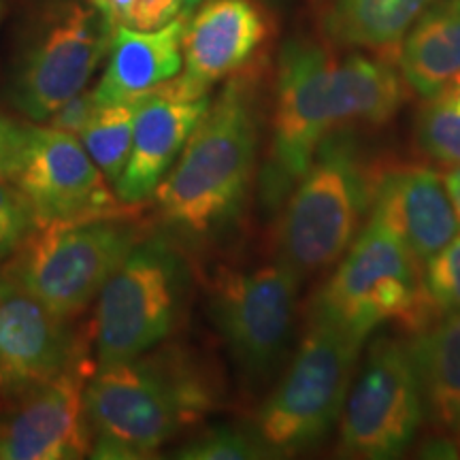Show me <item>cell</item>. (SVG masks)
I'll return each mask as SVG.
<instances>
[{
    "instance_id": "6da1fadb",
    "label": "cell",
    "mask_w": 460,
    "mask_h": 460,
    "mask_svg": "<svg viewBox=\"0 0 460 460\" xmlns=\"http://www.w3.org/2000/svg\"><path fill=\"white\" fill-rule=\"evenodd\" d=\"M214 396L192 367L166 356L99 367L85 384L92 458H146L197 422Z\"/></svg>"
},
{
    "instance_id": "7a4b0ae2",
    "label": "cell",
    "mask_w": 460,
    "mask_h": 460,
    "mask_svg": "<svg viewBox=\"0 0 460 460\" xmlns=\"http://www.w3.org/2000/svg\"><path fill=\"white\" fill-rule=\"evenodd\" d=\"M256 141L250 96L239 82H230L154 192L166 220L205 234L233 216L254 175Z\"/></svg>"
},
{
    "instance_id": "3957f363",
    "label": "cell",
    "mask_w": 460,
    "mask_h": 460,
    "mask_svg": "<svg viewBox=\"0 0 460 460\" xmlns=\"http://www.w3.org/2000/svg\"><path fill=\"white\" fill-rule=\"evenodd\" d=\"M309 315L365 343L384 324L416 335L441 314L424 284V264L382 224L367 220L315 292Z\"/></svg>"
},
{
    "instance_id": "277c9868",
    "label": "cell",
    "mask_w": 460,
    "mask_h": 460,
    "mask_svg": "<svg viewBox=\"0 0 460 460\" xmlns=\"http://www.w3.org/2000/svg\"><path fill=\"white\" fill-rule=\"evenodd\" d=\"M373 171L348 130H332L292 188L279 224V258L305 278L332 267L369 216Z\"/></svg>"
},
{
    "instance_id": "5b68a950",
    "label": "cell",
    "mask_w": 460,
    "mask_h": 460,
    "mask_svg": "<svg viewBox=\"0 0 460 460\" xmlns=\"http://www.w3.org/2000/svg\"><path fill=\"white\" fill-rule=\"evenodd\" d=\"M362 341L309 315L307 331L279 384L258 413V437L271 454H295L320 444L337 420Z\"/></svg>"
},
{
    "instance_id": "8992f818",
    "label": "cell",
    "mask_w": 460,
    "mask_h": 460,
    "mask_svg": "<svg viewBox=\"0 0 460 460\" xmlns=\"http://www.w3.org/2000/svg\"><path fill=\"white\" fill-rule=\"evenodd\" d=\"M137 228L119 216L34 228L4 273L60 318H73L137 245Z\"/></svg>"
},
{
    "instance_id": "52a82bcc",
    "label": "cell",
    "mask_w": 460,
    "mask_h": 460,
    "mask_svg": "<svg viewBox=\"0 0 460 460\" xmlns=\"http://www.w3.org/2000/svg\"><path fill=\"white\" fill-rule=\"evenodd\" d=\"M183 296V269L163 241L137 243L99 292L94 352L99 367L139 358L169 335Z\"/></svg>"
},
{
    "instance_id": "ba28073f",
    "label": "cell",
    "mask_w": 460,
    "mask_h": 460,
    "mask_svg": "<svg viewBox=\"0 0 460 460\" xmlns=\"http://www.w3.org/2000/svg\"><path fill=\"white\" fill-rule=\"evenodd\" d=\"M335 58L324 45L295 39L279 54L271 119V147L262 172V197L271 207L290 197L314 163L320 143L335 130Z\"/></svg>"
},
{
    "instance_id": "9c48e42d",
    "label": "cell",
    "mask_w": 460,
    "mask_h": 460,
    "mask_svg": "<svg viewBox=\"0 0 460 460\" xmlns=\"http://www.w3.org/2000/svg\"><path fill=\"white\" fill-rule=\"evenodd\" d=\"M424 418L427 411L410 341L377 337L345 396L339 452L367 460L399 458L410 450Z\"/></svg>"
},
{
    "instance_id": "30bf717a",
    "label": "cell",
    "mask_w": 460,
    "mask_h": 460,
    "mask_svg": "<svg viewBox=\"0 0 460 460\" xmlns=\"http://www.w3.org/2000/svg\"><path fill=\"white\" fill-rule=\"evenodd\" d=\"M301 275L278 256L247 271H222L211 288V318L239 371L262 382L278 369L295 332Z\"/></svg>"
},
{
    "instance_id": "8fae6325",
    "label": "cell",
    "mask_w": 460,
    "mask_h": 460,
    "mask_svg": "<svg viewBox=\"0 0 460 460\" xmlns=\"http://www.w3.org/2000/svg\"><path fill=\"white\" fill-rule=\"evenodd\" d=\"M7 180L24 194L37 228L119 216L126 207L82 139L54 126H26Z\"/></svg>"
},
{
    "instance_id": "7c38bea8",
    "label": "cell",
    "mask_w": 460,
    "mask_h": 460,
    "mask_svg": "<svg viewBox=\"0 0 460 460\" xmlns=\"http://www.w3.org/2000/svg\"><path fill=\"white\" fill-rule=\"evenodd\" d=\"M113 26L94 4L65 3L51 11L22 60L13 105L34 122L49 119L82 94L109 54Z\"/></svg>"
},
{
    "instance_id": "4fadbf2b",
    "label": "cell",
    "mask_w": 460,
    "mask_h": 460,
    "mask_svg": "<svg viewBox=\"0 0 460 460\" xmlns=\"http://www.w3.org/2000/svg\"><path fill=\"white\" fill-rule=\"evenodd\" d=\"M85 376L75 367L20 396L0 418V460H75L90 454Z\"/></svg>"
},
{
    "instance_id": "5bb4252c",
    "label": "cell",
    "mask_w": 460,
    "mask_h": 460,
    "mask_svg": "<svg viewBox=\"0 0 460 460\" xmlns=\"http://www.w3.org/2000/svg\"><path fill=\"white\" fill-rule=\"evenodd\" d=\"M75 352L66 318L0 273V394L22 396L49 382L71 369Z\"/></svg>"
},
{
    "instance_id": "9a60e30c",
    "label": "cell",
    "mask_w": 460,
    "mask_h": 460,
    "mask_svg": "<svg viewBox=\"0 0 460 460\" xmlns=\"http://www.w3.org/2000/svg\"><path fill=\"white\" fill-rule=\"evenodd\" d=\"M367 220L390 230L422 264L460 230L444 175L429 166H388L373 172Z\"/></svg>"
},
{
    "instance_id": "2e32d148",
    "label": "cell",
    "mask_w": 460,
    "mask_h": 460,
    "mask_svg": "<svg viewBox=\"0 0 460 460\" xmlns=\"http://www.w3.org/2000/svg\"><path fill=\"white\" fill-rule=\"evenodd\" d=\"M211 101L190 94L180 75L143 99L137 113L128 163L113 190L124 205L154 197Z\"/></svg>"
},
{
    "instance_id": "e0dca14e",
    "label": "cell",
    "mask_w": 460,
    "mask_h": 460,
    "mask_svg": "<svg viewBox=\"0 0 460 460\" xmlns=\"http://www.w3.org/2000/svg\"><path fill=\"white\" fill-rule=\"evenodd\" d=\"M267 39V22L252 0H207L188 17L181 39V84L194 96L228 77L254 56Z\"/></svg>"
},
{
    "instance_id": "ac0fdd59",
    "label": "cell",
    "mask_w": 460,
    "mask_h": 460,
    "mask_svg": "<svg viewBox=\"0 0 460 460\" xmlns=\"http://www.w3.org/2000/svg\"><path fill=\"white\" fill-rule=\"evenodd\" d=\"M188 17L190 11L149 32L115 26L105 75L92 90L96 102L113 105L141 99L177 77L183 66L181 39Z\"/></svg>"
},
{
    "instance_id": "d6986e66",
    "label": "cell",
    "mask_w": 460,
    "mask_h": 460,
    "mask_svg": "<svg viewBox=\"0 0 460 460\" xmlns=\"http://www.w3.org/2000/svg\"><path fill=\"white\" fill-rule=\"evenodd\" d=\"M399 65L422 99L460 84V0H435L413 22L401 41Z\"/></svg>"
},
{
    "instance_id": "ffe728a7",
    "label": "cell",
    "mask_w": 460,
    "mask_h": 460,
    "mask_svg": "<svg viewBox=\"0 0 460 460\" xmlns=\"http://www.w3.org/2000/svg\"><path fill=\"white\" fill-rule=\"evenodd\" d=\"M410 349L424 411L437 429L460 427V314H441L413 335Z\"/></svg>"
},
{
    "instance_id": "44dd1931",
    "label": "cell",
    "mask_w": 460,
    "mask_h": 460,
    "mask_svg": "<svg viewBox=\"0 0 460 460\" xmlns=\"http://www.w3.org/2000/svg\"><path fill=\"white\" fill-rule=\"evenodd\" d=\"M405 99L393 66L376 58L352 54L332 68V118L335 130L384 126Z\"/></svg>"
},
{
    "instance_id": "7402d4cb",
    "label": "cell",
    "mask_w": 460,
    "mask_h": 460,
    "mask_svg": "<svg viewBox=\"0 0 460 460\" xmlns=\"http://www.w3.org/2000/svg\"><path fill=\"white\" fill-rule=\"evenodd\" d=\"M435 0H332L329 28L345 45L388 49Z\"/></svg>"
},
{
    "instance_id": "603a6c76",
    "label": "cell",
    "mask_w": 460,
    "mask_h": 460,
    "mask_svg": "<svg viewBox=\"0 0 460 460\" xmlns=\"http://www.w3.org/2000/svg\"><path fill=\"white\" fill-rule=\"evenodd\" d=\"M146 96L135 101L113 102V105H99L88 126L79 135L85 152L90 154V158L94 160V164L99 166L111 186L118 183L126 163H128L137 113H139Z\"/></svg>"
},
{
    "instance_id": "cb8c5ba5",
    "label": "cell",
    "mask_w": 460,
    "mask_h": 460,
    "mask_svg": "<svg viewBox=\"0 0 460 460\" xmlns=\"http://www.w3.org/2000/svg\"><path fill=\"white\" fill-rule=\"evenodd\" d=\"M416 146L437 164L447 169L460 166V84L420 107Z\"/></svg>"
},
{
    "instance_id": "d4e9b609",
    "label": "cell",
    "mask_w": 460,
    "mask_h": 460,
    "mask_svg": "<svg viewBox=\"0 0 460 460\" xmlns=\"http://www.w3.org/2000/svg\"><path fill=\"white\" fill-rule=\"evenodd\" d=\"M177 458L186 460H252L273 456L261 437L245 433V430L217 427L205 430L203 435L180 447Z\"/></svg>"
},
{
    "instance_id": "484cf974",
    "label": "cell",
    "mask_w": 460,
    "mask_h": 460,
    "mask_svg": "<svg viewBox=\"0 0 460 460\" xmlns=\"http://www.w3.org/2000/svg\"><path fill=\"white\" fill-rule=\"evenodd\" d=\"M107 22L130 31H158L186 13L188 0H90Z\"/></svg>"
},
{
    "instance_id": "4316f807",
    "label": "cell",
    "mask_w": 460,
    "mask_h": 460,
    "mask_svg": "<svg viewBox=\"0 0 460 460\" xmlns=\"http://www.w3.org/2000/svg\"><path fill=\"white\" fill-rule=\"evenodd\" d=\"M424 284L439 314H460V234L424 262Z\"/></svg>"
},
{
    "instance_id": "83f0119b",
    "label": "cell",
    "mask_w": 460,
    "mask_h": 460,
    "mask_svg": "<svg viewBox=\"0 0 460 460\" xmlns=\"http://www.w3.org/2000/svg\"><path fill=\"white\" fill-rule=\"evenodd\" d=\"M37 224L24 194L0 177V261L13 256Z\"/></svg>"
},
{
    "instance_id": "f1b7e54d",
    "label": "cell",
    "mask_w": 460,
    "mask_h": 460,
    "mask_svg": "<svg viewBox=\"0 0 460 460\" xmlns=\"http://www.w3.org/2000/svg\"><path fill=\"white\" fill-rule=\"evenodd\" d=\"M99 109V102L94 99V92H82L75 99L65 102L58 111L49 118V126L58 130L71 132V135H82V130Z\"/></svg>"
},
{
    "instance_id": "f546056e",
    "label": "cell",
    "mask_w": 460,
    "mask_h": 460,
    "mask_svg": "<svg viewBox=\"0 0 460 460\" xmlns=\"http://www.w3.org/2000/svg\"><path fill=\"white\" fill-rule=\"evenodd\" d=\"M24 130V124H15L13 119L0 115V177H4V180H7L11 166H13Z\"/></svg>"
},
{
    "instance_id": "4dcf8cb0",
    "label": "cell",
    "mask_w": 460,
    "mask_h": 460,
    "mask_svg": "<svg viewBox=\"0 0 460 460\" xmlns=\"http://www.w3.org/2000/svg\"><path fill=\"white\" fill-rule=\"evenodd\" d=\"M420 456L427 458H458L460 450L456 439L450 435H430L418 447Z\"/></svg>"
},
{
    "instance_id": "1f68e13d",
    "label": "cell",
    "mask_w": 460,
    "mask_h": 460,
    "mask_svg": "<svg viewBox=\"0 0 460 460\" xmlns=\"http://www.w3.org/2000/svg\"><path fill=\"white\" fill-rule=\"evenodd\" d=\"M199 3H200V0H188V9H190V11H192L194 7H197V4H199Z\"/></svg>"
},
{
    "instance_id": "d6a6232c",
    "label": "cell",
    "mask_w": 460,
    "mask_h": 460,
    "mask_svg": "<svg viewBox=\"0 0 460 460\" xmlns=\"http://www.w3.org/2000/svg\"><path fill=\"white\" fill-rule=\"evenodd\" d=\"M456 444H458V450H460V427L456 429Z\"/></svg>"
}]
</instances>
